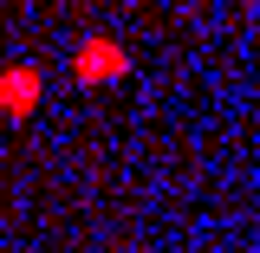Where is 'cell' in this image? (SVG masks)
Masks as SVG:
<instances>
[{
    "instance_id": "1",
    "label": "cell",
    "mask_w": 260,
    "mask_h": 253,
    "mask_svg": "<svg viewBox=\"0 0 260 253\" xmlns=\"http://www.w3.org/2000/svg\"><path fill=\"white\" fill-rule=\"evenodd\" d=\"M124 65H130V52L117 39H85L72 71H78V85H104V78H124Z\"/></svg>"
},
{
    "instance_id": "2",
    "label": "cell",
    "mask_w": 260,
    "mask_h": 253,
    "mask_svg": "<svg viewBox=\"0 0 260 253\" xmlns=\"http://www.w3.org/2000/svg\"><path fill=\"white\" fill-rule=\"evenodd\" d=\"M39 91H46V85H39L32 65L0 71V111H7V117H32V111H39Z\"/></svg>"
}]
</instances>
